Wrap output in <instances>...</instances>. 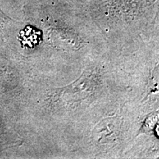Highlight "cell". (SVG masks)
Wrapping results in <instances>:
<instances>
[{"instance_id": "1", "label": "cell", "mask_w": 159, "mask_h": 159, "mask_svg": "<svg viewBox=\"0 0 159 159\" xmlns=\"http://www.w3.org/2000/svg\"><path fill=\"white\" fill-rule=\"evenodd\" d=\"M80 9L109 41L128 42L158 33V0H85Z\"/></svg>"}, {"instance_id": "2", "label": "cell", "mask_w": 159, "mask_h": 159, "mask_svg": "<svg viewBox=\"0 0 159 159\" xmlns=\"http://www.w3.org/2000/svg\"><path fill=\"white\" fill-rule=\"evenodd\" d=\"M109 70L102 61L89 63L81 76L71 84L45 90L43 108L55 116L87 109L109 92Z\"/></svg>"}, {"instance_id": "3", "label": "cell", "mask_w": 159, "mask_h": 159, "mask_svg": "<svg viewBox=\"0 0 159 159\" xmlns=\"http://www.w3.org/2000/svg\"><path fill=\"white\" fill-rule=\"evenodd\" d=\"M128 128L121 113L116 116L105 117L97 123L91 131L90 144L93 150L107 152L124 144Z\"/></svg>"}, {"instance_id": "4", "label": "cell", "mask_w": 159, "mask_h": 159, "mask_svg": "<svg viewBox=\"0 0 159 159\" xmlns=\"http://www.w3.org/2000/svg\"><path fill=\"white\" fill-rule=\"evenodd\" d=\"M14 23H16L14 20L7 16L0 8V29L4 28V27H7L8 25H11L12 24Z\"/></svg>"}, {"instance_id": "5", "label": "cell", "mask_w": 159, "mask_h": 159, "mask_svg": "<svg viewBox=\"0 0 159 159\" xmlns=\"http://www.w3.org/2000/svg\"><path fill=\"white\" fill-rule=\"evenodd\" d=\"M49 1L56 2H60V3L68 4V5L80 7L85 0H49Z\"/></svg>"}]
</instances>
